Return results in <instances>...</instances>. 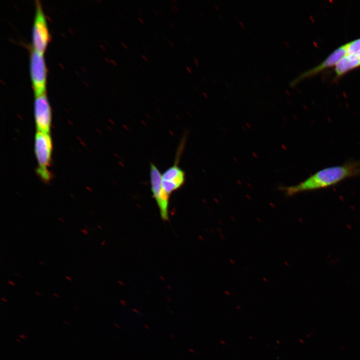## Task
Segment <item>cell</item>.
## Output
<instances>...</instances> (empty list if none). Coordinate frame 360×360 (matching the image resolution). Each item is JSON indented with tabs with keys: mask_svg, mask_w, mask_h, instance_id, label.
Returning a JSON list of instances; mask_svg holds the SVG:
<instances>
[{
	"mask_svg": "<svg viewBox=\"0 0 360 360\" xmlns=\"http://www.w3.org/2000/svg\"><path fill=\"white\" fill-rule=\"evenodd\" d=\"M360 174V161L350 160L342 165L322 168L300 183L281 187L280 190L287 196H292L302 192L328 188Z\"/></svg>",
	"mask_w": 360,
	"mask_h": 360,
	"instance_id": "obj_1",
	"label": "cell"
},
{
	"mask_svg": "<svg viewBox=\"0 0 360 360\" xmlns=\"http://www.w3.org/2000/svg\"><path fill=\"white\" fill-rule=\"evenodd\" d=\"M52 144L50 133L36 131L34 140V150L38 164L36 172L42 180L48 182L52 174L48 168L50 164Z\"/></svg>",
	"mask_w": 360,
	"mask_h": 360,
	"instance_id": "obj_2",
	"label": "cell"
},
{
	"mask_svg": "<svg viewBox=\"0 0 360 360\" xmlns=\"http://www.w3.org/2000/svg\"><path fill=\"white\" fill-rule=\"evenodd\" d=\"M50 40V35L46 20L40 2L36 0L32 26V49L44 54Z\"/></svg>",
	"mask_w": 360,
	"mask_h": 360,
	"instance_id": "obj_3",
	"label": "cell"
},
{
	"mask_svg": "<svg viewBox=\"0 0 360 360\" xmlns=\"http://www.w3.org/2000/svg\"><path fill=\"white\" fill-rule=\"evenodd\" d=\"M29 69L34 96L45 93L47 70L43 54L32 49Z\"/></svg>",
	"mask_w": 360,
	"mask_h": 360,
	"instance_id": "obj_4",
	"label": "cell"
},
{
	"mask_svg": "<svg viewBox=\"0 0 360 360\" xmlns=\"http://www.w3.org/2000/svg\"><path fill=\"white\" fill-rule=\"evenodd\" d=\"M150 179L152 196L158 208L160 217L164 220L169 218V200L170 196L165 191L162 182V174L157 166L150 163Z\"/></svg>",
	"mask_w": 360,
	"mask_h": 360,
	"instance_id": "obj_5",
	"label": "cell"
},
{
	"mask_svg": "<svg viewBox=\"0 0 360 360\" xmlns=\"http://www.w3.org/2000/svg\"><path fill=\"white\" fill-rule=\"evenodd\" d=\"M34 108L37 131L50 133L52 110L46 92L34 96Z\"/></svg>",
	"mask_w": 360,
	"mask_h": 360,
	"instance_id": "obj_6",
	"label": "cell"
},
{
	"mask_svg": "<svg viewBox=\"0 0 360 360\" xmlns=\"http://www.w3.org/2000/svg\"><path fill=\"white\" fill-rule=\"evenodd\" d=\"M185 180L184 172L176 163L162 174V185L170 196L180 188L184 184Z\"/></svg>",
	"mask_w": 360,
	"mask_h": 360,
	"instance_id": "obj_7",
	"label": "cell"
},
{
	"mask_svg": "<svg viewBox=\"0 0 360 360\" xmlns=\"http://www.w3.org/2000/svg\"><path fill=\"white\" fill-rule=\"evenodd\" d=\"M346 54V44H344L332 52L322 63L302 74L294 84L306 78L313 76L330 67L335 66L338 61Z\"/></svg>",
	"mask_w": 360,
	"mask_h": 360,
	"instance_id": "obj_8",
	"label": "cell"
},
{
	"mask_svg": "<svg viewBox=\"0 0 360 360\" xmlns=\"http://www.w3.org/2000/svg\"><path fill=\"white\" fill-rule=\"evenodd\" d=\"M360 67V58L350 54L343 56L335 66L337 76H341L347 72Z\"/></svg>",
	"mask_w": 360,
	"mask_h": 360,
	"instance_id": "obj_9",
	"label": "cell"
},
{
	"mask_svg": "<svg viewBox=\"0 0 360 360\" xmlns=\"http://www.w3.org/2000/svg\"><path fill=\"white\" fill-rule=\"evenodd\" d=\"M346 44V54L360 58V38Z\"/></svg>",
	"mask_w": 360,
	"mask_h": 360,
	"instance_id": "obj_10",
	"label": "cell"
},
{
	"mask_svg": "<svg viewBox=\"0 0 360 360\" xmlns=\"http://www.w3.org/2000/svg\"><path fill=\"white\" fill-rule=\"evenodd\" d=\"M80 230L82 234L85 235H88L89 234L88 230L85 228H80Z\"/></svg>",
	"mask_w": 360,
	"mask_h": 360,
	"instance_id": "obj_11",
	"label": "cell"
},
{
	"mask_svg": "<svg viewBox=\"0 0 360 360\" xmlns=\"http://www.w3.org/2000/svg\"><path fill=\"white\" fill-rule=\"evenodd\" d=\"M17 336L19 337L20 339L25 340L26 338V334H17Z\"/></svg>",
	"mask_w": 360,
	"mask_h": 360,
	"instance_id": "obj_12",
	"label": "cell"
},
{
	"mask_svg": "<svg viewBox=\"0 0 360 360\" xmlns=\"http://www.w3.org/2000/svg\"><path fill=\"white\" fill-rule=\"evenodd\" d=\"M194 64L198 66V59L196 58H194Z\"/></svg>",
	"mask_w": 360,
	"mask_h": 360,
	"instance_id": "obj_13",
	"label": "cell"
},
{
	"mask_svg": "<svg viewBox=\"0 0 360 360\" xmlns=\"http://www.w3.org/2000/svg\"><path fill=\"white\" fill-rule=\"evenodd\" d=\"M138 20L140 22V23H141L142 24H144V20L141 17L138 16Z\"/></svg>",
	"mask_w": 360,
	"mask_h": 360,
	"instance_id": "obj_14",
	"label": "cell"
},
{
	"mask_svg": "<svg viewBox=\"0 0 360 360\" xmlns=\"http://www.w3.org/2000/svg\"><path fill=\"white\" fill-rule=\"evenodd\" d=\"M8 284H10V285H11V286H16V284H15L13 281H12V280H9L8 281Z\"/></svg>",
	"mask_w": 360,
	"mask_h": 360,
	"instance_id": "obj_15",
	"label": "cell"
},
{
	"mask_svg": "<svg viewBox=\"0 0 360 360\" xmlns=\"http://www.w3.org/2000/svg\"><path fill=\"white\" fill-rule=\"evenodd\" d=\"M172 8H174V10H176L177 12H179L178 8V7L176 5H175V4L172 5Z\"/></svg>",
	"mask_w": 360,
	"mask_h": 360,
	"instance_id": "obj_16",
	"label": "cell"
},
{
	"mask_svg": "<svg viewBox=\"0 0 360 360\" xmlns=\"http://www.w3.org/2000/svg\"><path fill=\"white\" fill-rule=\"evenodd\" d=\"M121 44H122V46H123V48H124L125 50H128V46H126V44H124V42H122Z\"/></svg>",
	"mask_w": 360,
	"mask_h": 360,
	"instance_id": "obj_17",
	"label": "cell"
},
{
	"mask_svg": "<svg viewBox=\"0 0 360 360\" xmlns=\"http://www.w3.org/2000/svg\"><path fill=\"white\" fill-rule=\"evenodd\" d=\"M168 42L170 44V45L171 46H174V44L172 41H171L170 40H168Z\"/></svg>",
	"mask_w": 360,
	"mask_h": 360,
	"instance_id": "obj_18",
	"label": "cell"
},
{
	"mask_svg": "<svg viewBox=\"0 0 360 360\" xmlns=\"http://www.w3.org/2000/svg\"><path fill=\"white\" fill-rule=\"evenodd\" d=\"M186 69L187 71L188 72L189 74H192V70H191V69L190 68V67L186 66Z\"/></svg>",
	"mask_w": 360,
	"mask_h": 360,
	"instance_id": "obj_19",
	"label": "cell"
},
{
	"mask_svg": "<svg viewBox=\"0 0 360 360\" xmlns=\"http://www.w3.org/2000/svg\"><path fill=\"white\" fill-rule=\"evenodd\" d=\"M65 278L70 282H72V278L70 276H66Z\"/></svg>",
	"mask_w": 360,
	"mask_h": 360,
	"instance_id": "obj_20",
	"label": "cell"
},
{
	"mask_svg": "<svg viewBox=\"0 0 360 360\" xmlns=\"http://www.w3.org/2000/svg\"><path fill=\"white\" fill-rule=\"evenodd\" d=\"M142 59H143L145 62H148V60L147 58H146L145 56L142 55Z\"/></svg>",
	"mask_w": 360,
	"mask_h": 360,
	"instance_id": "obj_21",
	"label": "cell"
},
{
	"mask_svg": "<svg viewBox=\"0 0 360 360\" xmlns=\"http://www.w3.org/2000/svg\"><path fill=\"white\" fill-rule=\"evenodd\" d=\"M1 300H2L3 302H8V300L4 297L1 298Z\"/></svg>",
	"mask_w": 360,
	"mask_h": 360,
	"instance_id": "obj_22",
	"label": "cell"
},
{
	"mask_svg": "<svg viewBox=\"0 0 360 360\" xmlns=\"http://www.w3.org/2000/svg\"><path fill=\"white\" fill-rule=\"evenodd\" d=\"M84 228L88 230H91V228H90V227L88 226H86V225H84Z\"/></svg>",
	"mask_w": 360,
	"mask_h": 360,
	"instance_id": "obj_23",
	"label": "cell"
},
{
	"mask_svg": "<svg viewBox=\"0 0 360 360\" xmlns=\"http://www.w3.org/2000/svg\"><path fill=\"white\" fill-rule=\"evenodd\" d=\"M35 294L38 296H42V294L40 293V292H38V291L35 292Z\"/></svg>",
	"mask_w": 360,
	"mask_h": 360,
	"instance_id": "obj_24",
	"label": "cell"
},
{
	"mask_svg": "<svg viewBox=\"0 0 360 360\" xmlns=\"http://www.w3.org/2000/svg\"><path fill=\"white\" fill-rule=\"evenodd\" d=\"M38 262H39L40 264H42V265H43V266H45V265H46L45 262H42V260H39V261H38Z\"/></svg>",
	"mask_w": 360,
	"mask_h": 360,
	"instance_id": "obj_25",
	"label": "cell"
},
{
	"mask_svg": "<svg viewBox=\"0 0 360 360\" xmlns=\"http://www.w3.org/2000/svg\"><path fill=\"white\" fill-rule=\"evenodd\" d=\"M52 294H53L54 296L56 297V298H58V297H59L58 294L56 293V292H54Z\"/></svg>",
	"mask_w": 360,
	"mask_h": 360,
	"instance_id": "obj_26",
	"label": "cell"
},
{
	"mask_svg": "<svg viewBox=\"0 0 360 360\" xmlns=\"http://www.w3.org/2000/svg\"><path fill=\"white\" fill-rule=\"evenodd\" d=\"M58 220H59L61 222H64V220L62 218H60V217H59V218H58Z\"/></svg>",
	"mask_w": 360,
	"mask_h": 360,
	"instance_id": "obj_27",
	"label": "cell"
},
{
	"mask_svg": "<svg viewBox=\"0 0 360 360\" xmlns=\"http://www.w3.org/2000/svg\"><path fill=\"white\" fill-rule=\"evenodd\" d=\"M170 26L172 27V28H174V29L175 28V26H174V25L173 23L170 22Z\"/></svg>",
	"mask_w": 360,
	"mask_h": 360,
	"instance_id": "obj_28",
	"label": "cell"
},
{
	"mask_svg": "<svg viewBox=\"0 0 360 360\" xmlns=\"http://www.w3.org/2000/svg\"><path fill=\"white\" fill-rule=\"evenodd\" d=\"M15 340H16V342H19V343H21V342H22V341H21L20 339L16 338Z\"/></svg>",
	"mask_w": 360,
	"mask_h": 360,
	"instance_id": "obj_29",
	"label": "cell"
},
{
	"mask_svg": "<svg viewBox=\"0 0 360 360\" xmlns=\"http://www.w3.org/2000/svg\"><path fill=\"white\" fill-rule=\"evenodd\" d=\"M63 322H64V324H67V325H68V324H69V322H66V320H64V321H63Z\"/></svg>",
	"mask_w": 360,
	"mask_h": 360,
	"instance_id": "obj_30",
	"label": "cell"
},
{
	"mask_svg": "<svg viewBox=\"0 0 360 360\" xmlns=\"http://www.w3.org/2000/svg\"><path fill=\"white\" fill-rule=\"evenodd\" d=\"M14 274L16 276H18V277H20V275L19 274H18V273H16V272H14Z\"/></svg>",
	"mask_w": 360,
	"mask_h": 360,
	"instance_id": "obj_31",
	"label": "cell"
},
{
	"mask_svg": "<svg viewBox=\"0 0 360 360\" xmlns=\"http://www.w3.org/2000/svg\"><path fill=\"white\" fill-rule=\"evenodd\" d=\"M152 11L155 14L158 15L154 9H152Z\"/></svg>",
	"mask_w": 360,
	"mask_h": 360,
	"instance_id": "obj_32",
	"label": "cell"
},
{
	"mask_svg": "<svg viewBox=\"0 0 360 360\" xmlns=\"http://www.w3.org/2000/svg\"><path fill=\"white\" fill-rule=\"evenodd\" d=\"M74 308H76V310H79V309H80V308H79V307L78 306H74Z\"/></svg>",
	"mask_w": 360,
	"mask_h": 360,
	"instance_id": "obj_33",
	"label": "cell"
},
{
	"mask_svg": "<svg viewBox=\"0 0 360 360\" xmlns=\"http://www.w3.org/2000/svg\"><path fill=\"white\" fill-rule=\"evenodd\" d=\"M171 10H172V12H173L174 13L175 10H174V8L172 7H171Z\"/></svg>",
	"mask_w": 360,
	"mask_h": 360,
	"instance_id": "obj_34",
	"label": "cell"
},
{
	"mask_svg": "<svg viewBox=\"0 0 360 360\" xmlns=\"http://www.w3.org/2000/svg\"><path fill=\"white\" fill-rule=\"evenodd\" d=\"M97 226H98V228H101V227H100L99 225H98Z\"/></svg>",
	"mask_w": 360,
	"mask_h": 360,
	"instance_id": "obj_35",
	"label": "cell"
},
{
	"mask_svg": "<svg viewBox=\"0 0 360 360\" xmlns=\"http://www.w3.org/2000/svg\"><path fill=\"white\" fill-rule=\"evenodd\" d=\"M172 1H173L174 2H176V0H173Z\"/></svg>",
	"mask_w": 360,
	"mask_h": 360,
	"instance_id": "obj_36",
	"label": "cell"
}]
</instances>
